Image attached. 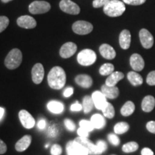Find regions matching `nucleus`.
Returning a JSON list of instances; mask_svg holds the SVG:
<instances>
[{"mask_svg": "<svg viewBox=\"0 0 155 155\" xmlns=\"http://www.w3.org/2000/svg\"><path fill=\"white\" fill-rule=\"evenodd\" d=\"M9 20L6 16H0V32H3L9 25Z\"/></svg>", "mask_w": 155, "mask_h": 155, "instance_id": "obj_34", "label": "nucleus"}, {"mask_svg": "<svg viewBox=\"0 0 155 155\" xmlns=\"http://www.w3.org/2000/svg\"><path fill=\"white\" fill-rule=\"evenodd\" d=\"M60 8L64 12L70 15H78L81 9L79 6L71 0H62L60 2Z\"/></svg>", "mask_w": 155, "mask_h": 155, "instance_id": "obj_8", "label": "nucleus"}, {"mask_svg": "<svg viewBox=\"0 0 155 155\" xmlns=\"http://www.w3.org/2000/svg\"><path fill=\"white\" fill-rule=\"evenodd\" d=\"M75 81L78 86L84 88H88L92 86L93 79L90 75L86 74H81L75 78Z\"/></svg>", "mask_w": 155, "mask_h": 155, "instance_id": "obj_19", "label": "nucleus"}, {"mask_svg": "<svg viewBox=\"0 0 155 155\" xmlns=\"http://www.w3.org/2000/svg\"><path fill=\"white\" fill-rule=\"evenodd\" d=\"M64 124L68 130L70 131H73L75 129V124L72 120L66 119L64 120Z\"/></svg>", "mask_w": 155, "mask_h": 155, "instance_id": "obj_37", "label": "nucleus"}, {"mask_svg": "<svg viewBox=\"0 0 155 155\" xmlns=\"http://www.w3.org/2000/svg\"><path fill=\"white\" fill-rule=\"evenodd\" d=\"M124 78V75L123 73L116 71V72L112 73L111 75H108L107 79L106 80L105 84L108 86H116V85Z\"/></svg>", "mask_w": 155, "mask_h": 155, "instance_id": "obj_21", "label": "nucleus"}, {"mask_svg": "<svg viewBox=\"0 0 155 155\" xmlns=\"http://www.w3.org/2000/svg\"><path fill=\"white\" fill-rule=\"evenodd\" d=\"M58 129L56 125L50 126L48 129V135L51 137H55L58 135Z\"/></svg>", "mask_w": 155, "mask_h": 155, "instance_id": "obj_40", "label": "nucleus"}, {"mask_svg": "<svg viewBox=\"0 0 155 155\" xmlns=\"http://www.w3.org/2000/svg\"><path fill=\"white\" fill-rule=\"evenodd\" d=\"M83 109V106L78 101H76L74 104H72L71 106V111H80Z\"/></svg>", "mask_w": 155, "mask_h": 155, "instance_id": "obj_43", "label": "nucleus"}, {"mask_svg": "<svg viewBox=\"0 0 155 155\" xmlns=\"http://www.w3.org/2000/svg\"><path fill=\"white\" fill-rule=\"evenodd\" d=\"M127 78L131 85L134 86H140L143 83V78L139 73L134 71H131L127 74Z\"/></svg>", "mask_w": 155, "mask_h": 155, "instance_id": "obj_25", "label": "nucleus"}, {"mask_svg": "<svg viewBox=\"0 0 155 155\" xmlns=\"http://www.w3.org/2000/svg\"><path fill=\"white\" fill-rule=\"evenodd\" d=\"M17 25L20 28L25 29H32L35 28L37 25V22L32 17L29 15H24V16L19 17L17 20Z\"/></svg>", "mask_w": 155, "mask_h": 155, "instance_id": "obj_14", "label": "nucleus"}, {"mask_svg": "<svg viewBox=\"0 0 155 155\" xmlns=\"http://www.w3.org/2000/svg\"><path fill=\"white\" fill-rule=\"evenodd\" d=\"M73 91L74 89L72 87H68V88H65V91H63V96L65 98H68V97L71 96L73 94Z\"/></svg>", "mask_w": 155, "mask_h": 155, "instance_id": "obj_45", "label": "nucleus"}, {"mask_svg": "<svg viewBox=\"0 0 155 155\" xmlns=\"http://www.w3.org/2000/svg\"><path fill=\"white\" fill-rule=\"evenodd\" d=\"M19 119L20 120L21 124L25 129H32L35 124V120L33 116L26 110H21L19 112Z\"/></svg>", "mask_w": 155, "mask_h": 155, "instance_id": "obj_9", "label": "nucleus"}, {"mask_svg": "<svg viewBox=\"0 0 155 155\" xmlns=\"http://www.w3.org/2000/svg\"><path fill=\"white\" fill-rule=\"evenodd\" d=\"M141 153V155H154V152H152V150H150V148H147V147L142 149Z\"/></svg>", "mask_w": 155, "mask_h": 155, "instance_id": "obj_47", "label": "nucleus"}, {"mask_svg": "<svg viewBox=\"0 0 155 155\" xmlns=\"http://www.w3.org/2000/svg\"><path fill=\"white\" fill-rule=\"evenodd\" d=\"M139 39L143 48L150 49L154 44V38L152 35L146 29H141L139 31Z\"/></svg>", "mask_w": 155, "mask_h": 155, "instance_id": "obj_10", "label": "nucleus"}, {"mask_svg": "<svg viewBox=\"0 0 155 155\" xmlns=\"http://www.w3.org/2000/svg\"><path fill=\"white\" fill-rule=\"evenodd\" d=\"M83 110L85 114H88L92 111L93 108L94 106V101L91 96H86L83 99Z\"/></svg>", "mask_w": 155, "mask_h": 155, "instance_id": "obj_27", "label": "nucleus"}, {"mask_svg": "<svg viewBox=\"0 0 155 155\" xmlns=\"http://www.w3.org/2000/svg\"><path fill=\"white\" fill-rule=\"evenodd\" d=\"M66 152L68 155H89L88 149L75 139L67 143Z\"/></svg>", "mask_w": 155, "mask_h": 155, "instance_id": "obj_5", "label": "nucleus"}, {"mask_svg": "<svg viewBox=\"0 0 155 155\" xmlns=\"http://www.w3.org/2000/svg\"><path fill=\"white\" fill-rule=\"evenodd\" d=\"M129 129V125L127 122H119L114 126V130L116 134H123Z\"/></svg>", "mask_w": 155, "mask_h": 155, "instance_id": "obj_28", "label": "nucleus"}, {"mask_svg": "<svg viewBox=\"0 0 155 155\" xmlns=\"http://www.w3.org/2000/svg\"><path fill=\"white\" fill-rule=\"evenodd\" d=\"M63 152L62 147L59 144H54L50 149V154L51 155H61Z\"/></svg>", "mask_w": 155, "mask_h": 155, "instance_id": "obj_36", "label": "nucleus"}, {"mask_svg": "<svg viewBox=\"0 0 155 155\" xmlns=\"http://www.w3.org/2000/svg\"><path fill=\"white\" fill-rule=\"evenodd\" d=\"M22 61V52L17 48L12 49L7 54L5 60V65L9 70H14L21 65Z\"/></svg>", "mask_w": 155, "mask_h": 155, "instance_id": "obj_3", "label": "nucleus"}, {"mask_svg": "<svg viewBox=\"0 0 155 155\" xmlns=\"http://www.w3.org/2000/svg\"><path fill=\"white\" fill-rule=\"evenodd\" d=\"M48 147H49V144H46V145H45V147H46V148H48Z\"/></svg>", "mask_w": 155, "mask_h": 155, "instance_id": "obj_51", "label": "nucleus"}, {"mask_svg": "<svg viewBox=\"0 0 155 155\" xmlns=\"http://www.w3.org/2000/svg\"><path fill=\"white\" fill-rule=\"evenodd\" d=\"M130 65L135 71H141L144 68V61L139 54L134 53L130 58Z\"/></svg>", "mask_w": 155, "mask_h": 155, "instance_id": "obj_15", "label": "nucleus"}, {"mask_svg": "<svg viewBox=\"0 0 155 155\" xmlns=\"http://www.w3.org/2000/svg\"><path fill=\"white\" fill-rule=\"evenodd\" d=\"M77 50V45L74 42H66L62 46L60 50V55L63 58H69L75 53Z\"/></svg>", "mask_w": 155, "mask_h": 155, "instance_id": "obj_12", "label": "nucleus"}, {"mask_svg": "<svg viewBox=\"0 0 155 155\" xmlns=\"http://www.w3.org/2000/svg\"><path fill=\"white\" fill-rule=\"evenodd\" d=\"M11 1H12V0H2V2L4 3H7V2H11Z\"/></svg>", "mask_w": 155, "mask_h": 155, "instance_id": "obj_50", "label": "nucleus"}, {"mask_svg": "<svg viewBox=\"0 0 155 155\" xmlns=\"http://www.w3.org/2000/svg\"><path fill=\"white\" fill-rule=\"evenodd\" d=\"M135 110V105L132 101L126 102L121 108V114L124 116H129L134 113Z\"/></svg>", "mask_w": 155, "mask_h": 155, "instance_id": "obj_26", "label": "nucleus"}, {"mask_svg": "<svg viewBox=\"0 0 155 155\" xmlns=\"http://www.w3.org/2000/svg\"><path fill=\"white\" fill-rule=\"evenodd\" d=\"M126 10L124 3L119 0H110L109 2L104 7V12L106 15L111 17H119Z\"/></svg>", "mask_w": 155, "mask_h": 155, "instance_id": "obj_2", "label": "nucleus"}, {"mask_svg": "<svg viewBox=\"0 0 155 155\" xmlns=\"http://www.w3.org/2000/svg\"><path fill=\"white\" fill-rule=\"evenodd\" d=\"M96 53L91 49L81 50L77 56V61L78 63L83 66H89L93 65L96 62Z\"/></svg>", "mask_w": 155, "mask_h": 155, "instance_id": "obj_4", "label": "nucleus"}, {"mask_svg": "<svg viewBox=\"0 0 155 155\" xmlns=\"http://www.w3.org/2000/svg\"><path fill=\"white\" fill-rule=\"evenodd\" d=\"M5 108L2 107H0V121L2 119L3 116H4V115H5Z\"/></svg>", "mask_w": 155, "mask_h": 155, "instance_id": "obj_49", "label": "nucleus"}, {"mask_svg": "<svg viewBox=\"0 0 155 155\" xmlns=\"http://www.w3.org/2000/svg\"><path fill=\"white\" fill-rule=\"evenodd\" d=\"M72 29L75 33L84 35L89 34L90 32H91L94 27L90 22L80 20L74 22V24L72 26Z\"/></svg>", "mask_w": 155, "mask_h": 155, "instance_id": "obj_7", "label": "nucleus"}, {"mask_svg": "<svg viewBox=\"0 0 155 155\" xmlns=\"http://www.w3.org/2000/svg\"><path fill=\"white\" fill-rule=\"evenodd\" d=\"M91 123L93 124V125H94L95 129H103V128L106 126L105 118L99 114H94V115L91 116Z\"/></svg>", "mask_w": 155, "mask_h": 155, "instance_id": "obj_24", "label": "nucleus"}, {"mask_svg": "<svg viewBox=\"0 0 155 155\" xmlns=\"http://www.w3.org/2000/svg\"><path fill=\"white\" fill-rule=\"evenodd\" d=\"M91 98L94 101V106L98 110H102L108 103L106 96L103 94L101 91H98L93 93Z\"/></svg>", "mask_w": 155, "mask_h": 155, "instance_id": "obj_13", "label": "nucleus"}, {"mask_svg": "<svg viewBox=\"0 0 155 155\" xmlns=\"http://www.w3.org/2000/svg\"><path fill=\"white\" fill-rule=\"evenodd\" d=\"M77 133L78 134V137H81V138H88L89 135L88 131L81 127H80L78 129Z\"/></svg>", "mask_w": 155, "mask_h": 155, "instance_id": "obj_42", "label": "nucleus"}, {"mask_svg": "<svg viewBox=\"0 0 155 155\" xmlns=\"http://www.w3.org/2000/svg\"><path fill=\"white\" fill-rule=\"evenodd\" d=\"M47 107L49 111L55 114H60L63 113L64 111V105L63 103L55 100L50 101L48 102Z\"/></svg>", "mask_w": 155, "mask_h": 155, "instance_id": "obj_22", "label": "nucleus"}, {"mask_svg": "<svg viewBox=\"0 0 155 155\" xmlns=\"http://www.w3.org/2000/svg\"><path fill=\"white\" fill-rule=\"evenodd\" d=\"M139 149V144L135 141L128 142L122 147V151L125 153H131L137 151Z\"/></svg>", "mask_w": 155, "mask_h": 155, "instance_id": "obj_31", "label": "nucleus"}, {"mask_svg": "<svg viewBox=\"0 0 155 155\" xmlns=\"http://www.w3.org/2000/svg\"><path fill=\"white\" fill-rule=\"evenodd\" d=\"M45 71L41 63H36L32 69V79L35 84H40L44 78Z\"/></svg>", "mask_w": 155, "mask_h": 155, "instance_id": "obj_11", "label": "nucleus"}, {"mask_svg": "<svg viewBox=\"0 0 155 155\" xmlns=\"http://www.w3.org/2000/svg\"><path fill=\"white\" fill-rule=\"evenodd\" d=\"M123 2L127 5L137 6L144 4L146 2V0H123Z\"/></svg>", "mask_w": 155, "mask_h": 155, "instance_id": "obj_41", "label": "nucleus"}, {"mask_svg": "<svg viewBox=\"0 0 155 155\" xmlns=\"http://www.w3.org/2000/svg\"><path fill=\"white\" fill-rule=\"evenodd\" d=\"M147 83L150 86H155V71L150 72L147 75Z\"/></svg>", "mask_w": 155, "mask_h": 155, "instance_id": "obj_39", "label": "nucleus"}, {"mask_svg": "<svg viewBox=\"0 0 155 155\" xmlns=\"http://www.w3.org/2000/svg\"><path fill=\"white\" fill-rule=\"evenodd\" d=\"M66 82V75L63 68L55 66L50 70L48 75V83L51 88L60 90L63 88Z\"/></svg>", "mask_w": 155, "mask_h": 155, "instance_id": "obj_1", "label": "nucleus"}, {"mask_svg": "<svg viewBox=\"0 0 155 155\" xmlns=\"http://www.w3.org/2000/svg\"><path fill=\"white\" fill-rule=\"evenodd\" d=\"M147 129L152 134H155V121H149L147 124Z\"/></svg>", "mask_w": 155, "mask_h": 155, "instance_id": "obj_44", "label": "nucleus"}, {"mask_svg": "<svg viewBox=\"0 0 155 155\" xmlns=\"http://www.w3.org/2000/svg\"><path fill=\"white\" fill-rule=\"evenodd\" d=\"M108 139L109 142L114 146H118L120 144V139L115 134H109L108 135Z\"/></svg>", "mask_w": 155, "mask_h": 155, "instance_id": "obj_35", "label": "nucleus"}, {"mask_svg": "<svg viewBox=\"0 0 155 155\" xmlns=\"http://www.w3.org/2000/svg\"><path fill=\"white\" fill-rule=\"evenodd\" d=\"M110 0H94L93 2V7L94 8H100L101 7H104L106 4L109 2Z\"/></svg>", "mask_w": 155, "mask_h": 155, "instance_id": "obj_38", "label": "nucleus"}, {"mask_svg": "<svg viewBox=\"0 0 155 155\" xmlns=\"http://www.w3.org/2000/svg\"><path fill=\"white\" fill-rule=\"evenodd\" d=\"M96 155H99L102 153H104L107 150V144L105 141L104 140H98L96 143Z\"/></svg>", "mask_w": 155, "mask_h": 155, "instance_id": "obj_32", "label": "nucleus"}, {"mask_svg": "<svg viewBox=\"0 0 155 155\" xmlns=\"http://www.w3.org/2000/svg\"><path fill=\"white\" fill-rule=\"evenodd\" d=\"M155 106V98L152 96H145L141 102V108L144 112L149 113L154 109Z\"/></svg>", "mask_w": 155, "mask_h": 155, "instance_id": "obj_23", "label": "nucleus"}, {"mask_svg": "<svg viewBox=\"0 0 155 155\" xmlns=\"http://www.w3.org/2000/svg\"><path fill=\"white\" fill-rule=\"evenodd\" d=\"M51 6L45 1H35L29 6V11L32 15L44 14L50 11Z\"/></svg>", "mask_w": 155, "mask_h": 155, "instance_id": "obj_6", "label": "nucleus"}, {"mask_svg": "<svg viewBox=\"0 0 155 155\" xmlns=\"http://www.w3.org/2000/svg\"><path fill=\"white\" fill-rule=\"evenodd\" d=\"M79 125H80V127L86 129V130L88 131V132L92 131L95 129L94 125H93V124L91 123V121H88V120H81V121L79 122Z\"/></svg>", "mask_w": 155, "mask_h": 155, "instance_id": "obj_33", "label": "nucleus"}, {"mask_svg": "<svg viewBox=\"0 0 155 155\" xmlns=\"http://www.w3.org/2000/svg\"><path fill=\"white\" fill-rule=\"evenodd\" d=\"M46 127V121L45 119H40L38 123V128L40 130L44 129Z\"/></svg>", "mask_w": 155, "mask_h": 155, "instance_id": "obj_48", "label": "nucleus"}, {"mask_svg": "<svg viewBox=\"0 0 155 155\" xmlns=\"http://www.w3.org/2000/svg\"><path fill=\"white\" fill-rule=\"evenodd\" d=\"M101 91L106 96V98H109V99H115L119 95V91L117 87L108 86L106 84L101 86Z\"/></svg>", "mask_w": 155, "mask_h": 155, "instance_id": "obj_16", "label": "nucleus"}, {"mask_svg": "<svg viewBox=\"0 0 155 155\" xmlns=\"http://www.w3.org/2000/svg\"><path fill=\"white\" fill-rule=\"evenodd\" d=\"M119 44L122 49L127 50L130 47L131 44V33L129 30H124L120 33Z\"/></svg>", "mask_w": 155, "mask_h": 155, "instance_id": "obj_20", "label": "nucleus"}, {"mask_svg": "<svg viewBox=\"0 0 155 155\" xmlns=\"http://www.w3.org/2000/svg\"><path fill=\"white\" fill-rule=\"evenodd\" d=\"M7 150V145L4 141L0 139V154H3L6 153Z\"/></svg>", "mask_w": 155, "mask_h": 155, "instance_id": "obj_46", "label": "nucleus"}, {"mask_svg": "<svg viewBox=\"0 0 155 155\" xmlns=\"http://www.w3.org/2000/svg\"><path fill=\"white\" fill-rule=\"evenodd\" d=\"M31 142H32V137L30 135H25L17 141L15 144V150L19 152H24L30 147Z\"/></svg>", "mask_w": 155, "mask_h": 155, "instance_id": "obj_17", "label": "nucleus"}, {"mask_svg": "<svg viewBox=\"0 0 155 155\" xmlns=\"http://www.w3.org/2000/svg\"><path fill=\"white\" fill-rule=\"evenodd\" d=\"M99 51L101 55L107 60L114 59L116 55L115 50L111 45L108 44L101 45L99 48Z\"/></svg>", "mask_w": 155, "mask_h": 155, "instance_id": "obj_18", "label": "nucleus"}, {"mask_svg": "<svg viewBox=\"0 0 155 155\" xmlns=\"http://www.w3.org/2000/svg\"><path fill=\"white\" fill-rule=\"evenodd\" d=\"M103 112V114L105 117L108 118V119H113L115 116V110L113 105L110 103H107L106 106L101 110Z\"/></svg>", "mask_w": 155, "mask_h": 155, "instance_id": "obj_29", "label": "nucleus"}, {"mask_svg": "<svg viewBox=\"0 0 155 155\" xmlns=\"http://www.w3.org/2000/svg\"><path fill=\"white\" fill-rule=\"evenodd\" d=\"M114 72V66L111 63H105L101 65L99 73L101 75H109Z\"/></svg>", "mask_w": 155, "mask_h": 155, "instance_id": "obj_30", "label": "nucleus"}]
</instances>
